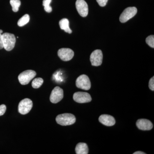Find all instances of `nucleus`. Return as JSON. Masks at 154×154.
<instances>
[{
  "instance_id": "nucleus-1",
  "label": "nucleus",
  "mask_w": 154,
  "mask_h": 154,
  "mask_svg": "<svg viewBox=\"0 0 154 154\" xmlns=\"http://www.w3.org/2000/svg\"><path fill=\"white\" fill-rule=\"evenodd\" d=\"M3 47L7 51H11L15 47L16 38L14 34L5 33L2 34Z\"/></svg>"
},
{
  "instance_id": "nucleus-2",
  "label": "nucleus",
  "mask_w": 154,
  "mask_h": 154,
  "mask_svg": "<svg viewBox=\"0 0 154 154\" xmlns=\"http://www.w3.org/2000/svg\"><path fill=\"white\" fill-rule=\"evenodd\" d=\"M56 121L58 124L61 125L66 126L74 124L76 118L75 116L71 113H63L58 115L56 118Z\"/></svg>"
},
{
  "instance_id": "nucleus-3",
  "label": "nucleus",
  "mask_w": 154,
  "mask_h": 154,
  "mask_svg": "<svg viewBox=\"0 0 154 154\" xmlns=\"http://www.w3.org/2000/svg\"><path fill=\"white\" fill-rule=\"evenodd\" d=\"M36 72L32 70H27L19 74L18 79L22 85H27L29 84L32 79L36 75Z\"/></svg>"
},
{
  "instance_id": "nucleus-4",
  "label": "nucleus",
  "mask_w": 154,
  "mask_h": 154,
  "mask_svg": "<svg viewBox=\"0 0 154 154\" xmlns=\"http://www.w3.org/2000/svg\"><path fill=\"white\" fill-rule=\"evenodd\" d=\"M77 88L82 90L88 91L91 88V82L90 79L85 75H82L77 78L76 81Z\"/></svg>"
},
{
  "instance_id": "nucleus-5",
  "label": "nucleus",
  "mask_w": 154,
  "mask_h": 154,
  "mask_svg": "<svg viewBox=\"0 0 154 154\" xmlns=\"http://www.w3.org/2000/svg\"><path fill=\"white\" fill-rule=\"evenodd\" d=\"M137 10L135 7H128L122 13L119 17V20L122 23H125L135 16Z\"/></svg>"
},
{
  "instance_id": "nucleus-6",
  "label": "nucleus",
  "mask_w": 154,
  "mask_h": 154,
  "mask_svg": "<svg viewBox=\"0 0 154 154\" xmlns=\"http://www.w3.org/2000/svg\"><path fill=\"white\" fill-rule=\"evenodd\" d=\"M33 107V102L30 99L26 98L19 102L18 106L19 113L25 115L30 112Z\"/></svg>"
},
{
  "instance_id": "nucleus-7",
  "label": "nucleus",
  "mask_w": 154,
  "mask_h": 154,
  "mask_svg": "<svg viewBox=\"0 0 154 154\" xmlns=\"http://www.w3.org/2000/svg\"><path fill=\"white\" fill-rule=\"evenodd\" d=\"M103 54L101 50L97 49L94 51L90 56V60L93 66H98L102 64Z\"/></svg>"
},
{
  "instance_id": "nucleus-8",
  "label": "nucleus",
  "mask_w": 154,
  "mask_h": 154,
  "mask_svg": "<svg viewBox=\"0 0 154 154\" xmlns=\"http://www.w3.org/2000/svg\"><path fill=\"white\" fill-rule=\"evenodd\" d=\"M63 98V91L59 87L54 88L52 90L50 97V100L52 103H57L60 102Z\"/></svg>"
},
{
  "instance_id": "nucleus-9",
  "label": "nucleus",
  "mask_w": 154,
  "mask_h": 154,
  "mask_svg": "<svg viewBox=\"0 0 154 154\" xmlns=\"http://www.w3.org/2000/svg\"><path fill=\"white\" fill-rule=\"evenodd\" d=\"M73 98L75 101L79 103H88L92 101L91 95L85 92H76L74 94Z\"/></svg>"
},
{
  "instance_id": "nucleus-10",
  "label": "nucleus",
  "mask_w": 154,
  "mask_h": 154,
  "mask_svg": "<svg viewBox=\"0 0 154 154\" xmlns=\"http://www.w3.org/2000/svg\"><path fill=\"white\" fill-rule=\"evenodd\" d=\"M57 54L61 60L64 61H68L73 57L74 52L70 48H62L59 50Z\"/></svg>"
},
{
  "instance_id": "nucleus-11",
  "label": "nucleus",
  "mask_w": 154,
  "mask_h": 154,
  "mask_svg": "<svg viewBox=\"0 0 154 154\" xmlns=\"http://www.w3.org/2000/svg\"><path fill=\"white\" fill-rule=\"evenodd\" d=\"M75 5L77 11L81 17H85L88 16V6L85 0H77Z\"/></svg>"
},
{
  "instance_id": "nucleus-12",
  "label": "nucleus",
  "mask_w": 154,
  "mask_h": 154,
  "mask_svg": "<svg viewBox=\"0 0 154 154\" xmlns=\"http://www.w3.org/2000/svg\"><path fill=\"white\" fill-rule=\"evenodd\" d=\"M136 125L139 129L143 131L150 130L153 127L151 122L145 119H138L137 121Z\"/></svg>"
},
{
  "instance_id": "nucleus-13",
  "label": "nucleus",
  "mask_w": 154,
  "mask_h": 154,
  "mask_svg": "<svg viewBox=\"0 0 154 154\" xmlns=\"http://www.w3.org/2000/svg\"><path fill=\"white\" fill-rule=\"evenodd\" d=\"M99 120L102 124L107 126H113L116 123L115 119L114 117L107 114H103L100 116Z\"/></svg>"
},
{
  "instance_id": "nucleus-14",
  "label": "nucleus",
  "mask_w": 154,
  "mask_h": 154,
  "mask_svg": "<svg viewBox=\"0 0 154 154\" xmlns=\"http://www.w3.org/2000/svg\"><path fill=\"white\" fill-rule=\"evenodd\" d=\"M89 152L88 145L84 143H79L75 147V152L77 154H88Z\"/></svg>"
},
{
  "instance_id": "nucleus-15",
  "label": "nucleus",
  "mask_w": 154,
  "mask_h": 154,
  "mask_svg": "<svg viewBox=\"0 0 154 154\" xmlns=\"http://www.w3.org/2000/svg\"><path fill=\"white\" fill-rule=\"evenodd\" d=\"M69 23L68 19L65 18L61 19L59 22V25L61 29L64 30L66 33L70 34L72 33V30L69 28Z\"/></svg>"
},
{
  "instance_id": "nucleus-16",
  "label": "nucleus",
  "mask_w": 154,
  "mask_h": 154,
  "mask_svg": "<svg viewBox=\"0 0 154 154\" xmlns=\"http://www.w3.org/2000/svg\"><path fill=\"white\" fill-rule=\"evenodd\" d=\"M30 20V16L28 14H25L19 19L18 22V25L19 27H22L28 23Z\"/></svg>"
},
{
  "instance_id": "nucleus-17",
  "label": "nucleus",
  "mask_w": 154,
  "mask_h": 154,
  "mask_svg": "<svg viewBox=\"0 0 154 154\" xmlns=\"http://www.w3.org/2000/svg\"><path fill=\"white\" fill-rule=\"evenodd\" d=\"M10 4L12 7V10L14 12L19 11V8L21 5V1L20 0H11Z\"/></svg>"
},
{
  "instance_id": "nucleus-18",
  "label": "nucleus",
  "mask_w": 154,
  "mask_h": 154,
  "mask_svg": "<svg viewBox=\"0 0 154 154\" xmlns=\"http://www.w3.org/2000/svg\"><path fill=\"white\" fill-rule=\"evenodd\" d=\"M43 83V79L41 78H37L34 79L32 82V86L33 88L37 89L40 88Z\"/></svg>"
},
{
  "instance_id": "nucleus-19",
  "label": "nucleus",
  "mask_w": 154,
  "mask_h": 154,
  "mask_svg": "<svg viewBox=\"0 0 154 154\" xmlns=\"http://www.w3.org/2000/svg\"><path fill=\"white\" fill-rule=\"evenodd\" d=\"M52 0H43L42 5L44 7L45 11L47 13H51L52 11V8L50 6Z\"/></svg>"
},
{
  "instance_id": "nucleus-20",
  "label": "nucleus",
  "mask_w": 154,
  "mask_h": 154,
  "mask_svg": "<svg viewBox=\"0 0 154 154\" xmlns=\"http://www.w3.org/2000/svg\"><path fill=\"white\" fill-rule=\"evenodd\" d=\"M146 42L150 47L154 48V35H150L148 36L146 38Z\"/></svg>"
},
{
  "instance_id": "nucleus-21",
  "label": "nucleus",
  "mask_w": 154,
  "mask_h": 154,
  "mask_svg": "<svg viewBox=\"0 0 154 154\" xmlns=\"http://www.w3.org/2000/svg\"><path fill=\"white\" fill-rule=\"evenodd\" d=\"M149 87L152 91H154V77H152L149 80Z\"/></svg>"
},
{
  "instance_id": "nucleus-22",
  "label": "nucleus",
  "mask_w": 154,
  "mask_h": 154,
  "mask_svg": "<svg viewBox=\"0 0 154 154\" xmlns=\"http://www.w3.org/2000/svg\"><path fill=\"white\" fill-rule=\"evenodd\" d=\"M6 106L5 105H0V116H2L5 113L6 110Z\"/></svg>"
},
{
  "instance_id": "nucleus-23",
  "label": "nucleus",
  "mask_w": 154,
  "mask_h": 154,
  "mask_svg": "<svg viewBox=\"0 0 154 154\" xmlns=\"http://www.w3.org/2000/svg\"><path fill=\"white\" fill-rule=\"evenodd\" d=\"M97 3L101 7H103L106 6V4L108 2V0H96Z\"/></svg>"
},
{
  "instance_id": "nucleus-24",
  "label": "nucleus",
  "mask_w": 154,
  "mask_h": 154,
  "mask_svg": "<svg viewBox=\"0 0 154 154\" xmlns=\"http://www.w3.org/2000/svg\"><path fill=\"white\" fill-rule=\"evenodd\" d=\"M3 33V30H0V49H2L4 48L3 47L2 40V34Z\"/></svg>"
},
{
  "instance_id": "nucleus-25",
  "label": "nucleus",
  "mask_w": 154,
  "mask_h": 154,
  "mask_svg": "<svg viewBox=\"0 0 154 154\" xmlns=\"http://www.w3.org/2000/svg\"><path fill=\"white\" fill-rule=\"evenodd\" d=\"M145 153L141 151H137L135 152L133 154H145Z\"/></svg>"
}]
</instances>
